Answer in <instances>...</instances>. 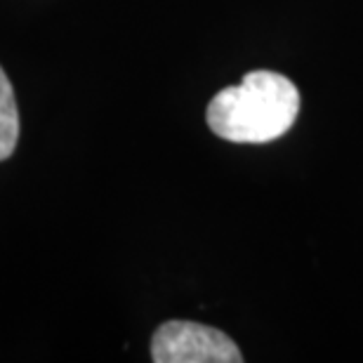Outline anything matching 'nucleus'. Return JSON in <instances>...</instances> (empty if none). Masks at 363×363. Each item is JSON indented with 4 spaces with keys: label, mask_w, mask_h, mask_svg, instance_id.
I'll return each mask as SVG.
<instances>
[{
    "label": "nucleus",
    "mask_w": 363,
    "mask_h": 363,
    "mask_svg": "<svg viewBox=\"0 0 363 363\" xmlns=\"http://www.w3.org/2000/svg\"><path fill=\"white\" fill-rule=\"evenodd\" d=\"M300 92L276 71H250L241 85L220 90L208 104V128L234 144H267L293 128Z\"/></svg>",
    "instance_id": "nucleus-1"
},
{
    "label": "nucleus",
    "mask_w": 363,
    "mask_h": 363,
    "mask_svg": "<svg viewBox=\"0 0 363 363\" xmlns=\"http://www.w3.org/2000/svg\"><path fill=\"white\" fill-rule=\"evenodd\" d=\"M156 363H241V350L227 333L196 321H165L151 340Z\"/></svg>",
    "instance_id": "nucleus-2"
},
{
    "label": "nucleus",
    "mask_w": 363,
    "mask_h": 363,
    "mask_svg": "<svg viewBox=\"0 0 363 363\" xmlns=\"http://www.w3.org/2000/svg\"><path fill=\"white\" fill-rule=\"evenodd\" d=\"M19 142V108L7 74L0 67V161H7Z\"/></svg>",
    "instance_id": "nucleus-3"
}]
</instances>
